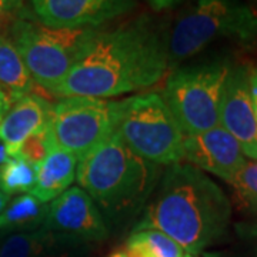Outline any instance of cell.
I'll list each match as a JSON object with an SVG mask.
<instances>
[{
	"instance_id": "32",
	"label": "cell",
	"mask_w": 257,
	"mask_h": 257,
	"mask_svg": "<svg viewBox=\"0 0 257 257\" xmlns=\"http://www.w3.org/2000/svg\"><path fill=\"white\" fill-rule=\"evenodd\" d=\"M256 2H257V0H256Z\"/></svg>"
},
{
	"instance_id": "26",
	"label": "cell",
	"mask_w": 257,
	"mask_h": 257,
	"mask_svg": "<svg viewBox=\"0 0 257 257\" xmlns=\"http://www.w3.org/2000/svg\"><path fill=\"white\" fill-rule=\"evenodd\" d=\"M10 157L9 155V150H8V147L6 145L0 140V169L5 166V163L8 162V159Z\"/></svg>"
},
{
	"instance_id": "23",
	"label": "cell",
	"mask_w": 257,
	"mask_h": 257,
	"mask_svg": "<svg viewBox=\"0 0 257 257\" xmlns=\"http://www.w3.org/2000/svg\"><path fill=\"white\" fill-rule=\"evenodd\" d=\"M248 87H250V96H251V103H253V110H254L257 120V67L248 69Z\"/></svg>"
},
{
	"instance_id": "30",
	"label": "cell",
	"mask_w": 257,
	"mask_h": 257,
	"mask_svg": "<svg viewBox=\"0 0 257 257\" xmlns=\"http://www.w3.org/2000/svg\"><path fill=\"white\" fill-rule=\"evenodd\" d=\"M253 230H256V233H257V227H253Z\"/></svg>"
},
{
	"instance_id": "16",
	"label": "cell",
	"mask_w": 257,
	"mask_h": 257,
	"mask_svg": "<svg viewBox=\"0 0 257 257\" xmlns=\"http://www.w3.org/2000/svg\"><path fill=\"white\" fill-rule=\"evenodd\" d=\"M37 86L29 73L26 64L9 40L0 35V90L6 96L9 104L36 92Z\"/></svg>"
},
{
	"instance_id": "6",
	"label": "cell",
	"mask_w": 257,
	"mask_h": 257,
	"mask_svg": "<svg viewBox=\"0 0 257 257\" xmlns=\"http://www.w3.org/2000/svg\"><path fill=\"white\" fill-rule=\"evenodd\" d=\"M116 133L149 163L170 166L183 160L184 135L162 94L145 93L117 101Z\"/></svg>"
},
{
	"instance_id": "8",
	"label": "cell",
	"mask_w": 257,
	"mask_h": 257,
	"mask_svg": "<svg viewBox=\"0 0 257 257\" xmlns=\"http://www.w3.org/2000/svg\"><path fill=\"white\" fill-rule=\"evenodd\" d=\"M117 101L72 96L52 103L47 127L55 145L77 162L116 132Z\"/></svg>"
},
{
	"instance_id": "11",
	"label": "cell",
	"mask_w": 257,
	"mask_h": 257,
	"mask_svg": "<svg viewBox=\"0 0 257 257\" xmlns=\"http://www.w3.org/2000/svg\"><path fill=\"white\" fill-rule=\"evenodd\" d=\"M220 126L237 140L243 155L257 160V120L247 66H231L220 103Z\"/></svg>"
},
{
	"instance_id": "12",
	"label": "cell",
	"mask_w": 257,
	"mask_h": 257,
	"mask_svg": "<svg viewBox=\"0 0 257 257\" xmlns=\"http://www.w3.org/2000/svg\"><path fill=\"white\" fill-rule=\"evenodd\" d=\"M183 159L196 169L217 176L227 183L246 165L237 140L221 126L184 136Z\"/></svg>"
},
{
	"instance_id": "19",
	"label": "cell",
	"mask_w": 257,
	"mask_h": 257,
	"mask_svg": "<svg viewBox=\"0 0 257 257\" xmlns=\"http://www.w3.org/2000/svg\"><path fill=\"white\" fill-rule=\"evenodd\" d=\"M127 241L143 248L149 257H184L186 254L180 244L156 229L133 230Z\"/></svg>"
},
{
	"instance_id": "28",
	"label": "cell",
	"mask_w": 257,
	"mask_h": 257,
	"mask_svg": "<svg viewBox=\"0 0 257 257\" xmlns=\"http://www.w3.org/2000/svg\"><path fill=\"white\" fill-rule=\"evenodd\" d=\"M109 257H127V256L124 254V251H121V250H119V251H114V253H111V254Z\"/></svg>"
},
{
	"instance_id": "29",
	"label": "cell",
	"mask_w": 257,
	"mask_h": 257,
	"mask_svg": "<svg viewBox=\"0 0 257 257\" xmlns=\"http://www.w3.org/2000/svg\"><path fill=\"white\" fill-rule=\"evenodd\" d=\"M184 257H196V256H194V254H189V253H186V254H184Z\"/></svg>"
},
{
	"instance_id": "5",
	"label": "cell",
	"mask_w": 257,
	"mask_h": 257,
	"mask_svg": "<svg viewBox=\"0 0 257 257\" xmlns=\"http://www.w3.org/2000/svg\"><path fill=\"white\" fill-rule=\"evenodd\" d=\"M220 39L257 40V13L243 0H196L167 40L170 69Z\"/></svg>"
},
{
	"instance_id": "2",
	"label": "cell",
	"mask_w": 257,
	"mask_h": 257,
	"mask_svg": "<svg viewBox=\"0 0 257 257\" xmlns=\"http://www.w3.org/2000/svg\"><path fill=\"white\" fill-rule=\"evenodd\" d=\"M231 217L227 196L202 170L189 163L167 166L150 193L135 230L156 229L197 254L224 234Z\"/></svg>"
},
{
	"instance_id": "3",
	"label": "cell",
	"mask_w": 257,
	"mask_h": 257,
	"mask_svg": "<svg viewBox=\"0 0 257 257\" xmlns=\"http://www.w3.org/2000/svg\"><path fill=\"white\" fill-rule=\"evenodd\" d=\"M159 166L132 152L114 132L77 162L76 179L99 210L110 219L127 216L146 200L156 184Z\"/></svg>"
},
{
	"instance_id": "31",
	"label": "cell",
	"mask_w": 257,
	"mask_h": 257,
	"mask_svg": "<svg viewBox=\"0 0 257 257\" xmlns=\"http://www.w3.org/2000/svg\"><path fill=\"white\" fill-rule=\"evenodd\" d=\"M0 243H2V241H0Z\"/></svg>"
},
{
	"instance_id": "17",
	"label": "cell",
	"mask_w": 257,
	"mask_h": 257,
	"mask_svg": "<svg viewBox=\"0 0 257 257\" xmlns=\"http://www.w3.org/2000/svg\"><path fill=\"white\" fill-rule=\"evenodd\" d=\"M47 203L40 202L32 193H22L12 199L0 214L2 233H23L40 229L46 219Z\"/></svg>"
},
{
	"instance_id": "4",
	"label": "cell",
	"mask_w": 257,
	"mask_h": 257,
	"mask_svg": "<svg viewBox=\"0 0 257 257\" xmlns=\"http://www.w3.org/2000/svg\"><path fill=\"white\" fill-rule=\"evenodd\" d=\"M100 28H50L32 10L19 18L6 36L16 47L39 89L53 93L86 53Z\"/></svg>"
},
{
	"instance_id": "10",
	"label": "cell",
	"mask_w": 257,
	"mask_h": 257,
	"mask_svg": "<svg viewBox=\"0 0 257 257\" xmlns=\"http://www.w3.org/2000/svg\"><path fill=\"white\" fill-rule=\"evenodd\" d=\"M136 0H30L35 18L50 28H100L135 9Z\"/></svg>"
},
{
	"instance_id": "1",
	"label": "cell",
	"mask_w": 257,
	"mask_h": 257,
	"mask_svg": "<svg viewBox=\"0 0 257 257\" xmlns=\"http://www.w3.org/2000/svg\"><path fill=\"white\" fill-rule=\"evenodd\" d=\"M167 40L149 16L101 29L52 94L106 99L149 89L170 69Z\"/></svg>"
},
{
	"instance_id": "14",
	"label": "cell",
	"mask_w": 257,
	"mask_h": 257,
	"mask_svg": "<svg viewBox=\"0 0 257 257\" xmlns=\"http://www.w3.org/2000/svg\"><path fill=\"white\" fill-rule=\"evenodd\" d=\"M82 241L40 229L12 233L0 243V257H70Z\"/></svg>"
},
{
	"instance_id": "18",
	"label": "cell",
	"mask_w": 257,
	"mask_h": 257,
	"mask_svg": "<svg viewBox=\"0 0 257 257\" xmlns=\"http://www.w3.org/2000/svg\"><path fill=\"white\" fill-rule=\"evenodd\" d=\"M36 166L13 155L0 169V189L8 196L30 193L36 184Z\"/></svg>"
},
{
	"instance_id": "15",
	"label": "cell",
	"mask_w": 257,
	"mask_h": 257,
	"mask_svg": "<svg viewBox=\"0 0 257 257\" xmlns=\"http://www.w3.org/2000/svg\"><path fill=\"white\" fill-rule=\"evenodd\" d=\"M76 169L77 159L55 145L37 167L36 184L30 193L43 203L55 200L73 183Z\"/></svg>"
},
{
	"instance_id": "21",
	"label": "cell",
	"mask_w": 257,
	"mask_h": 257,
	"mask_svg": "<svg viewBox=\"0 0 257 257\" xmlns=\"http://www.w3.org/2000/svg\"><path fill=\"white\" fill-rule=\"evenodd\" d=\"M53 146H55V142L52 139L50 130L46 126L45 128L33 133L32 136H29L22 143V146L19 147L16 155L22 157V159H25L29 163L39 167V165L46 159L49 152L52 150Z\"/></svg>"
},
{
	"instance_id": "9",
	"label": "cell",
	"mask_w": 257,
	"mask_h": 257,
	"mask_svg": "<svg viewBox=\"0 0 257 257\" xmlns=\"http://www.w3.org/2000/svg\"><path fill=\"white\" fill-rule=\"evenodd\" d=\"M42 227L79 241H99L109 236L103 213L80 187H69L50 202Z\"/></svg>"
},
{
	"instance_id": "27",
	"label": "cell",
	"mask_w": 257,
	"mask_h": 257,
	"mask_svg": "<svg viewBox=\"0 0 257 257\" xmlns=\"http://www.w3.org/2000/svg\"><path fill=\"white\" fill-rule=\"evenodd\" d=\"M9 202H10V196H8L6 193L0 189V214H2V211L6 209V206H8V203Z\"/></svg>"
},
{
	"instance_id": "25",
	"label": "cell",
	"mask_w": 257,
	"mask_h": 257,
	"mask_svg": "<svg viewBox=\"0 0 257 257\" xmlns=\"http://www.w3.org/2000/svg\"><path fill=\"white\" fill-rule=\"evenodd\" d=\"M10 104L9 101H8V99H6V96L3 94V92L0 90V121H2V119H3V116L6 114V111L9 110Z\"/></svg>"
},
{
	"instance_id": "24",
	"label": "cell",
	"mask_w": 257,
	"mask_h": 257,
	"mask_svg": "<svg viewBox=\"0 0 257 257\" xmlns=\"http://www.w3.org/2000/svg\"><path fill=\"white\" fill-rule=\"evenodd\" d=\"M179 2H182V0H149V3L152 5V8L156 10L169 9V8L177 5Z\"/></svg>"
},
{
	"instance_id": "13",
	"label": "cell",
	"mask_w": 257,
	"mask_h": 257,
	"mask_svg": "<svg viewBox=\"0 0 257 257\" xmlns=\"http://www.w3.org/2000/svg\"><path fill=\"white\" fill-rule=\"evenodd\" d=\"M50 106L52 103L40 93L28 94L10 104L0 121V140L6 145L10 156L18 153L29 136L46 127Z\"/></svg>"
},
{
	"instance_id": "22",
	"label": "cell",
	"mask_w": 257,
	"mask_h": 257,
	"mask_svg": "<svg viewBox=\"0 0 257 257\" xmlns=\"http://www.w3.org/2000/svg\"><path fill=\"white\" fill-rule=\"evenodd\" d=\"M29 10L25 0H0V35L6 36L10 26Z\"/></svg>"
},
{
	"instance_id": "20",
	"label": "cell",
	"mask_w": 257,
	"mask_h": 257,
	"mask_svg": "<svg viewBox=\"0 0 257 257\" xmlns=\"http://www.w3.org/2000/svg\"><path fill=\"white\" fill-rule=\"evenodd\" d=\"M243 210L257 214V162H246L229 182Z\"/></svg>"
},
{
	"instance_id": "7",
	"label": "cell",
	"mask_w": 257,
	"mask_h": 257,
	"mask_svg": "<svg viewBox=\"0 0 257 257\" xmlns=\"http://www.w3.org/2000/svg\"><path fill=\"white\" fill-rule=\"evenodd\" d=\"M231 64L214 60L173 70L163 100L184 136L220 126V103Z\"/></svg>"
}]
</instances>
